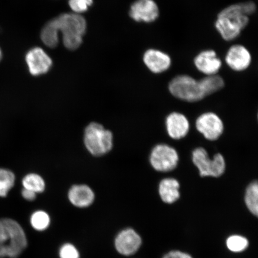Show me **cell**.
<instances>
[{
    "mask_svg": "<svg viewBox=\"0 0 258 258\" xmlns=\"http://www.w3.org/2000/svg\"><path fill=\"white\" fill-rule=\"evenodd\" d=\"M256 11V6L253 2L229 6L218 14L215 28L224 40L233 41L249 24L250 16Z\"/></svg>",
    "mask_w": 258,
    "mask_h": 258,
    "instance_id": "1",
    "label": "cell"
},
{
    "mask_svg": "<svg viewBox=\"0 0 258 258\" xmlns=\"http://www.w3.org/2000/svg\"><path fill=\"white\" fill-rule=\"evenodd\" d=\"M23 228L11 219H0V257L17 258L27 247Z\"/></svg>",
    "mask_w": 258,
    "mask_h": 258,
    "instance_id": "2",
    "label": "cell"
},
{
    "mask_svg": "<svg viewBox=\"0 0 258 258\" xmlns=\"http://www.w3.org/2000/svg\"><path fill=\"white\" fill-rule=\"evenodd\" d=\"M51 20L59 33L62 32L64 47L71 50L78 48L86 30L85 19L79 14H66Z\"/></svg>",
    "mask_w": 258,
    "mask_h": 258,
    "instance_id": "3",
    "label": "cell"
},
{
    "mask_svg": "<svg viewBox=\"0 0 258 258\" xmlns=\"http://www.w3.org/2000/svg\"><path fill=\"white\" fill-rule=\"evenodd\" d=\"M84 144L93 156H104L113 147L112 133L98 122H92L85 129Z\"/></svg>",
    "mask_w": 258,
    "mask_h": 258,
    "instance_id": "4",
    "label": "cell"
},
{
    "mask_svg": "<svg viewBox=\"0 0 258 258\" xmlns=\"http://www.w3.org/2000/svg\"><path fill=\"white\" fill-rule=\"evenodd\" d=\"M169 90L177 99L188 102L201 101L206 96L200 80L184 74L177 76L171 80Z\"/></svg>",
    "mask_w": 258,
    "mask_h": 258,
    "instance_id": "5",
    "label": "cell"
},
{
    "mask_svg": "<svg viewBox=\"0 0 258 258\" xmlns=\"http://www.w3.org/2000/svg\"><path fill=\"white\" fill-rule=\"evenodd\" d=\"M192 160L202 177H218L225 173V160L221 154H215L212 159H210L205 148H197L192 151Z\"/></svg>",
    "mask_w": 258,
    "mask_h": 258,
    "instance_id": "6",
    "label": "cell"
},
{
    "mask_svg": "<svg viewBox=\"0 0 258 258\" xmlns=\"http://www.w3.org/2000/svg\"><path fill=\"white\" fill-rule=\"evenodd\" d=\"M153 169L160 172H169L176 168L179 155L175 148L167 144H159L153 148L150 156Z\"/></svg>",
    "mask_w": 258,
    "mask_h": 258,
    "instance_id": "7",
    "label": "cell"
},
{
    "mask_svg": "<svg viewBox=\"0 0 258 258\" xmlns=\"http://www.w3.org/2000/svg\"><path fill=\"white\" fill-rule=\"evenodd\" d=\"M196 126L198 131L209 141L218 140L223 134L224 126L220 117L215 113L205 112L197 119Z\"/></svg>",
    "mask_w": 258,
    "mask_h": 258,
    "instance_id": "8",
    "label": "cell"
},
{
    "mask_svg": "<svg viewBox=\"0 0 258 258\" xmlns=\"http://www.w3.org/2000/svg\"><path fill=\"white\" fill-rule=\"evenodd\" d=\"M143 240L133 228H127L119 232L115 238L114 246L119 254L125 256L134 255L140 250Z\"/></svg>",
    "mask_w": 258,
    "mask_h": 258,
    "instance_id": "9",
    "label": "cell"
},
{
    "mask_svg": "<svg viewBox=\"0 0 258 258\" xmlns=\"http://www.w3.org/2000/svg\"><path fill=\"white\" fill-rule=\"evenodd\" d=\"M25 60L29 72L33 76H39L48 72L52 66V60L43 48H31L25 54Z\"/></svg>",
    "mask_w": 258,
    "mask_h": 258,
    "instance_id": "10",
    "label": "cell"
},
{
    "mask_svg": "<svg viewBox=\"0 0 258 258\" xmlns=\"http://www.w3.org/2000/svg\"><path fill=\"white\" fill-rule=\"evenodd\" d=\"M225 59L226 63L231 70L241 72L250 67L252 57L246 47L241 44H235L229 48Z\"/></svg>",
    "mask_w": 258,
    "mask_h": 258,
    "instance_id": "11",
    "label": "cell"
},
{
    "mask_svg": "<svg viewBox=\"0 0 258 258\" xmlns=\"http://www.w3.org/2000/svg\"><path fill=\"white\" fill-rule=\"evenodd\" d=\"M129 15L135 21L149 23L159 18V9L154 0H137L132 5Z\"/></svg>",
    "mask_w": 258,
    "mask_h": 258,
    "instance_id": "12",
    "label": "cell"
},
{
    "mask_svg": "<svg viewBox=\"0 0 258 258\" xmlns=\"http://www.w3.org/2000/svg\"><path fill=\"white\" fill-rule=\"evenodd\" d=\"M194 64L197 70L206 76L218 74L222 66L220 58L213 50H205L200 52L195 57Z\"/></svg>",
    "mask_w": 258,
    "mask_h": 258,
    "instance_id": "13",
    "label": "cell"
},
{
    "mask_svg": "<svg viewBox=\"0 0 258 258\" xmlns=\"http://www.w3.org/2000/svg\"><path fill=\"white\" fill-rule=\"evenodd\" d=\"M166 127L169 136L173 140L185 137L189 130V122L181 113L173 112L167 116Z\"/></svg>",
    "mask_w": 258,
    "mask_h": 258,
    "instance_id": "14",
    "label": "cell"
},
{
    "mask_svg": "<svg viewBox=\"0 0 258 258\" xmlns=\"http://www.w3.org/2000/svg\"><path fill=\"white\" fill-rule=\"evenodd\" d=\"M144 62L151 72L156 74L166 72L172 64L169 54L156 49H149L145 53Z\"/></svg>",
    "mask_w": 258,
    "mask_h": 258,
    "instance_id": "15",
    "label": "cell"
},
{
    "mask_svg": "<svg viewBox=\"0 0 258 258\" xmlns=\"http://www.w3.org/2000/svg\"><path fill=\"white\" fill-rule=\"evenodd\" d=\"M72 204L79 208L89 207L94 202L95 195L92 189L86 185H73L68 193Z\"/></svg>",
    "mask_w": 258,
    "mask_h": 258,
    "instance_id": "16",
    "label": "cell"
},
{
    "mask_svg": "<svg viewBox=\"0 0 258 258\" xmlns=\"http://www.w3.org/2000/svg\"><path fill=\"white\" fill-rule=\"evenodd\" d=\"M179 188V183L175 178L168 177L161 180L159 186L161 201L167 204H172L178 201L180 198Z\"/></svg>",
    "mask_w": 258,
    "mask_h": 258,
    "instance_id": "17",
    "label": "cell"
},
{
    "mask_svg": "<svg viewBox=\"0 0 258 258\" xmlns=\"http://www.w3.org/2000/svg\"><path fill=\"white\" fill-rule=\"evenodd\" d=\"M244 202L251 214L258 218V180H253L247 186Z\"/></svg>",
    "mask_w": 258,
    "mask_h": 258,
    "instance_id": "18",
    "label": "cell"
},
{
    "mask_svg": "<svg viewBox=\"0 0 258 258\" xmlns=\"http://www.w3.org/2000/svg\"><path fill=\"white\" fill-rule=\"evenodd\" d=\"M40 37L41 41L47 47H56L59 43V32L52 20L48 22L42 29Z\"/></svg>",
    "mask_w": 258,
    "mask_h": 258,
    "instance_id": "19",
    "label": "cell"
},
{
    "mask_svg": "<svg viewBox=\"0 0 258 258\" xmlns=\"http://www.w3.org/2000/svg\"><path fill=\"white\" fill-rule=\"evenodd\" d=\"M200 82L206 96L219 91L225 86L224 79L218 74L206 76Z\"/></svg>",
    "mask_w": 258,
    "mask_h": 258,
    "instance_id": "20",
    "label": "cell"
},
{
    "mask_svg": "<svg viewBox=\"0 0 258 258\" xmlns=\"http://www.w3.org/2000/svg\"><path fill=\"white\" fill-rule=\"evenodd\" d=\"M24 188L31 190L35 193H41L44 191L45 182L42 177L35 173L28 174L22 180Z\"/></svg>",
    "mask_w": 258,
    "mask_h": 258,
    "instance_id": "21",
    "label": "cell"
},
{
    "mask_svg": "<svg viewBox=\"0 0 258 258\" xmlns=\"http://www.w3.org/2000/svg\"><path fill=\"white\" fill-rule=\"evenodd\" d=\"M15 182L14 173L7 169H0V197L5 198Z\"/></svg>",
    "mask_w": 258,
    "mask_h": 258,
    "instance_id": "22",
    "label": "cell"
},
{
    "mask_svg": "<svg viewBox=\"0 0 258 258\" xmlns=\"http://www.w3.org/2000/svg\"><path fill=\"white\" fill-rule=\"evenodd\" d=\"M227 246L233 252H241L249 246V241L246 237L239 235H233L227 238Z\"/></svg>",
    "mask_w": 258,
    "mask_h": 258,
    "instance_id": "23",
    "label": "cell"
},
{
    "mask_svg": "<svg viewBox=\"0 0 258 258\" xmlns=\"http://www.w3.org/2000/svg\"><path fill=\"white\" fill-rule=\"evenodd\" d=\"M50 223V218L46 212L39 211L34 213L31 217V224L35 230H46Z\"/></svg>",
    "mask_w": 258,
    "mask_h": 258,
    "instance_id": "24",
    "label": "cell"
},
{
    "mask_svg": "<svg viewBox=\"0 0 258 258\" xmlns=\"http://www.w3.org/2000/svg\"><path fill=\"white\" fill-rule=\"evenodd\" d=\"M69 3L74 14L80 15L88 11L93 4V0H69Z\"/></svg>",
    "mask_w": 258,
    "mask_h": 258,
    "instance_id": "25",
    "label": "cell"
},
{
    "mask_svg": "<svg viewBox=\"0 0 258 258\" xmlns=\"http://www.w3.org/2000/svg\"><path fill=\"white\" fill-rule=\"evenodd\" d=\"M60 258H80V254L77 248L72 243H64L60 247L59 251Z\"/></svg>",
    "mask_w": 258,
    "mask_h": 258,
    "instance_id": "26",
    "label": "cell"
},
{
    "mask_svg": "<svg viewBox=\"0 0 258 258\" xmlns=\"http://www.w3.org/2000/svg\"><path fill=\"white\" fill-rule=\"evenodd\" d=\"M163 258H192L188 253L179 250H172L164 254Z\"/></svg>",
    "mask_w": 258,
    "mask_h": 258,
    "instance_id": "27",
    "label": "cell"
},
{
    "mask_svg": "<svg viewBox=\"0 0 258 258\" xmlns=\"http://www.w3.org/2000/svg\"><path fill=\"white\" fill-rule=\"evenodd\" d=\"M22 196L28 201H33L36 198L37 193L27 189L24 188L22 191Z\"/></svg>",
    "mask_w": 258,
    "mask_h": 258,
    "instance_id": "28",
    "label": "cell"
},
{
    "mask_svg": "<svg viewBox=\"0 0 258 258\" xmlns=\"http://www.w3.org/2000/svg\"><path fill=\"white\" fill-rule=\"evenodd\" d=\"M3 51L2 50L1 47H0V62H1V60L3 59Z\"/></svg>",
    "mask_w": 258,
    "mask_h": 258,
    "instance_id": "29",
    "label": "cell"
},
{
    "mask_svg": "<svg viewBox=\"0 0 258 258\" xmlns=\"http://www.w3.org/2000/svg\"><path fill=\"white\" fill-rule=\"evenodd\" d=\"M257 118H258V113H257Z\"/></svg>",
    "mask_w": 258,
    "mask_h": 258,
    "instance_id": "30",
    "label": "cell"
}]
</instances>
